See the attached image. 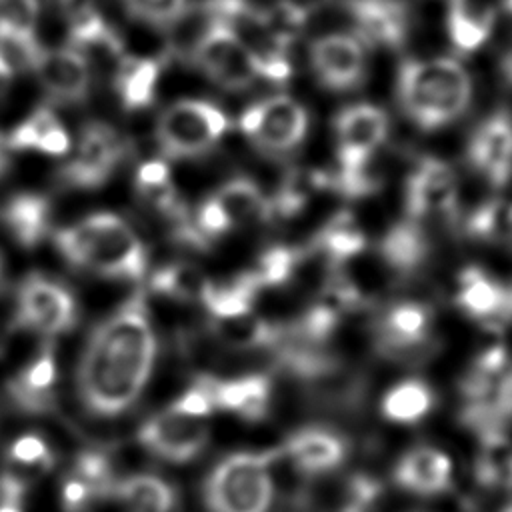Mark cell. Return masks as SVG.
I'll return each instance as SVG.
<instances>
[{
  "instance_id": "6da1fadb",
  "label": "cell",
  "mask_w": 512,
  "mask_h": 512,
  "mask_svg": "<svg viewBox=\"0 0 512 512\" xmlns=\"http://www.w3.org/2000/svg\"><path fill=\"white\" fill-rule=\"evenodd\" d=\"M156 336L142 292H134L92 332L78 364V394L88 412L116 416L144 390Z\"/></svg>"
},
{
  "instance_id": "7a4b0ae2",
  "label": "cell",
  "mask_w": 512,
  "mask_h": 512,
  "mask_svg": "<svg viewBox=\"0 0 512 512\" xmlns=\"http://www.w3.org/2000/svg\"><path fill=\"white\" fill-rule=\"evenodd\" d=\"M58 252L74 268L104 278L138 280L146 270V248L118 214L98 212L54 234Z\"/></svg>"
},
{
  "instance_id": "3957f363",
  "label": "cell",
  "mask_w": 512,
  "mask_h": 512,
  "mask_svg": "<svg viewBox=\"0 0 512 512\" xmlns=\"http://www.w3.org/2000/svg\"><path fill=\"white\" fill-rule=\"evenodd\" d=\"M472 80L452 58L404 62L398 74V100L406 116L424 130L456 120L470 104Z\"/></svg>"
},
{
  "instance_id": "277c9868",
  "label": "cell",
  "mask_w": 512,
  "mask_h": 512,
  "mask_svg": "<svg viewBox=\"0 0 512 512\" xmlns=\"http://www.w3.org/2000/svg\"><path fill=\"white\" fill-rule=\"evenodd\" d=\"M206 12L210 20L226 26L250 52L258 76L284 82L292 74L288 60V42H284L270 26L266 12L248 0H208Z\"/></svg>"
},
{
  "instance_id": "5b68a950",
  "label": "cell",
  "mask_w": 512,
  "mask_h": 512,
  "mask_svg": "<svg viewBox=\"0 0 512 512\" xmlns=\"http://www.w3.org/2000/svg\"><path fill=\"white\" fill-rule=\"evenodd\" d=\"M272 500L270 458L232 454L208 476L206 502L212 512H266Z\"/></svg>"
},
{
  "instance_id": "8992f818",
  "label": "cell",
  "mask_w": 512,
  "mask_h": 512,
  "mask_svg": "<svg viewBox=\"0 0 512 512\" xmlns=\"http://www.w3.org/2000/svg\"><path fill=\"white\" fill-rule=\"evenodd\" d=\"M228 130V116L206 100H178L156 122V140L168 158H196L218 144Z\"/></svg>"
},
{
  "instance_id": "52a82bcc",
  "label": "cell",
  "mask_w": 512,
  "mask_h": 512,
  "mask_svg": "<svg viewBox=\"0 0 512 512\" xmlns=\"http://www.w3.org/2000/svg\"><path fill=\"white\" fill-rule=\"evenodd\" d=\"M126 156V140L104 122H88L78 138L72 156L60 166L58 180L68 188L102 186Z\"/></svg>"
},
{
  "instance_id": "ba28073f",
  "label": "cell",
  "mask_w": 512,
  "mask_h": 512,
  "mask_svg": "<svg viewBox=\"0 0 512 512\" xmlns=\"http://www.w3.org/2000/svg\"><path fill=\"white\" fill-rule=\"evenodd\" d=\"M240 130L256 148L268 154H284L304 140L308 112L292 96L264 98L242 112Z\"/></svg>"
},
{
  "instance_id": "9c48e42d",
  "label": "cell",
  "mask_w": 512,
  "mask_h": 512,
  "mask_svg": "<svg viewBox=\"0 0 512 512\" xmlns=\"http://www.w3.org/2000/svg\"><path fill=\"white\" fill-rule=\"evenodd\" d=\"M76 318L78 304L66 286L42 274H28L22 280L16 296V326L58 336L68 332Z\"/></svg>"
},
{
  "instance_id": "30bf717a",
  "label": "cell",
  "mask_w": 512,
  "mask_h": 512,
  "mask_svg": "<svg viewBox=\"0 0 512 512\" xmlns=\"http://www.w3.org/2000/svg\"><path fill=\"white\" fill-rule=\"evenodd\" d=\"M338 172L334 176H358L370 172L374 152L388 136V116L374 104H354L336 116Z\"/></svg>"
},
{
  "instance_id": "8fae6325",
  "label": "cell",
  "mask_w": 512,
  "mask_h": 512,
  "mask_svg": "<svg viewBox=\"0 0 512 512\" xmlns=\"http://www.w3.org/2000/svg\"><path fill=\"white\" fill-rule=\"evenodd\" d=\"M192 62L214 84L226 90H244L258 78L254 60L244 44L222 24L210 20L190 50Z\"/></svg>"
},
{
  "instance_id": "7c38bea8",
  "label": "cell",
  "mask_w": 512,
  "mask_h": 512,
  "mask_svg": "<svg viewBox=\"0 0 512 512\" xmlns=\"http://www.w3.org/2000/svg\"><path fill=\"white\" fill-rule=\"evenodd\" d=\"M138 440L152 454L170 462H188L208 442L204 418L188 416L172 408L154 414L138 430Z\"/></svg>"
},
{
  "instance_id": "4fadbf2b",
  "label": "cell",
  "mask_w": 512,
  "mask_h": 512,
  "mask_svg": "<svg viewBox=\"0 0 512 512\" xmlns=\"http://www.w3.org/2000/svg\"><path fill=\"white\" fill-rule=\"evenodd\" d=\"M310 66L316 78L332 90H348L364 76V46L356 36L328 34L312 42Z\"/></svg>"
},
{
  "instance_id": "5bb4252c",
  "label": "cell",
  "mask_w": 512,
  "mask_h": 512,
  "mask_svg": "<svg viewBox=\"0 0 512 512\" xmlns=\"http://www.w3.org/2000/svg\"><path fill=\"white\" fill-rule=\"evenodd\" d=\"M458 184L452 168L438 158H424L416 164L406 182V210L414 218L448 214L456 208Z\"/></svg>"
},
{
  "instance_id": "9a60e30c",
  "label": "cell",
  "mask_w": 512,
  "mask_h": 512,
  "mask_svg": "<svg viewBox=\"0 0 512 512\" xmlns=\"http://www.w3.org/2000/svg\"><path fill=\"white\" fill-rule=\"evenodd\" d=\"M470 164L494 186H504L512 176V118L494 114L484 120L468 144Z\"/></svg>"
},
{
  "instance_id": "2e32d148",
  "label": "cell",
  "mask_w": 512,
  "mask_h": 512,
  "mask_svg": "<svg viewBox=\"0 0 512 512\" xmlns=\"http://www.w3.org/2000/svg\"><path fill=\"white\" fill-rule=\"evenodd\" d=\"M34 74L44 92L60 102H82L90 92V66L70 46L44 48L34 66Z\"/></svg>"
},
{
  "instance_id": "e0dca14e",
  "label": "cell",
  "mask_w": 512,
  "mask_h": 512,
  "mask_svg": "<svg viewBox=\"0 0 512 512\" xmlns=\"http://www.w3.org/2000/svg\"><path fill=\"white\" fill-rule=\"evenodd\" d=\"M360 42L398 48L406 38V8L400 0H348Z\"/></svg>"
},
{
  "instance_id": "ac0fdd59",
  "label": "cell",
  "mask_w": 512,
  "mask_h": 512,
  "mask_svg": "<svg viewBox=\"0 0 512 512\" xmlns=\"http://www.w3.org/2000/svg\"><path fill=\"white\" fill-rule=\"evenodd\" d=\"M56 360L50 346H44L10 382L8 394L12 402L30 414L46 412L54 406Z\"/></svg>"
},
{
  "instance_id": "d6986e66",
  "label": "cell",
  "mask_w": 512,
  "mask_h": 512,
  "mask_svg": "<svg viewBox=\"0 0 512 512\" xmlns=\"http://www.w3.org/2000/svg\"><path fill=\"white\" fill-rule=\"evenodd\" d=\"M450 476V458L430 446L408 450L396 466L398 484L420 494H434L444 490L450 484Z\"/></svg>"
},
{
  "instance_id": "ffe728a7",
  "label": "cell",
  "mask_w": 512,
  "mask_h": 512,
  "mask_svg": "<svg viewBox=\"0 0 512 512\" xmlns=\"http://www.w3.org/2000/svg\"><path fill=\"white\" fill-rule=\"evenodd\" d=\"M2 220L24 248L38 246L50 228V202L38 192H18L2 208Z\"/></svg>"
},
{
  "instance_id": "44dd1931",
  "label": "cell",
  "mask_w": 512,
  "mask_h": 512,
  "mask_svg": "<svg viewBox=\"0 0 512 512\" xmlns=\"http://www.w3.org/2000/svg\"><path fill=\"white\" fill-rule=\"evenodd\" d=\"M456 300L470 316L482 320H490L512 310V294L474 266L460 274Z\"/></svg>"
},
{
  "instance_id": "7402d4cb",
  "label": "cell",
  "mask_w": 512,
  "mask_h": 512,
  "mask_svg": "<svg viewBox=\"0 0 512 512\" xmlns=\"http://www.w3.org/2000/svg\"><path fill=\"white\" fill-rule=\"evenodd\" d=\"M8 144L14 152L38 150L50 156H62L70 150V136L52 110L38 108L8 134Z\"/></svg>"
},
{
  "instance_id": "603a6c76",
  "label": "cell",
  "mask_w": 512,
  "mask_h": 512,
  "mask_svg": "<svg viewBox=\"0 0 512 512\" xmlns=\"http://www.w3.org/2000/svg\"><path fill=\"white\" fill-rule=\"evenodd\" d=\"M214 408L236 412L244 418H262L270 402V384L264 376H242L232 380L212 378Z\"/></svg>"
},
{
  "instance_id": "cb8c5ba5",
  "label": "cell",
  "mask_w": 512,
  "mask_h": 512,
  "mask_svg": "<svg viewBox=\"0 0 512 512\" xmlns=\"http://www.w3.org/2000/svg\"><path fill=\"white\" fill-rule=\"evenodd\" d=\"M446 26L458 52H474L492 32L494 10L476 0H450Z\"/></svg>"
},
{
  "instance_id": "d4e9b609",
  "label": "cell",
  "mask_w": 512,
  "mask_h": 512,
  "mask_svg": "<svg viewBox=\"0 0 512 512\" xmlns=\"http://www.w3.org/2000/svg\"><path fill=\"white\" fill-rule=\"evenodd\" d=\"M286 452L296 466L308 472H324L342 462L346 448L336 434L320 428H308L296 432L288 440Z\"/></svg>"
},
{
  "instance_id": "484cf974",
  "label": "cell",
  "mask_w": 512,
  "mask_h": 512,
  "mask_svg": "<svg viewBox=\"0 0 512 512\" xmlns=\"http://www.w3.org/2000/svg\"><path fill=\"white\" fill-rule=\"evenodd\" d=\"M158 76L160 64L156 60L126 56L114 72V86L122 106L126 110H140L150 106L156 96Z\"/></svg>"
},
{
  "instance_id": "4316f807",
  "label": "cell",
  "mask_w": 512,
  "mask_h": 512,
  "mask_svg": "<svg viewBox=\"0 0 512 512\" xmlns=\"http://www.w3.org/2000/svg\"><path fill=\"white\" fill-rule=\"evenodd\" d=\"M430 310L416 302H402L392 306L380 326L382 344L388 350L412 348L430 332Z\"/></svg>"
},
{
  "instance_id": "83f0119b",
  "label": "cell",
  "mask_w": 512,
  "mask_h": 512,
  "mask_svg": "<svg viewBox=\"0 0 512 512\" xmlns=\"http://www.w3.org/2000/svg\"><path fill=\"white\" fill-rule=\"evenodd\" d=\"M112 496L130 512H170L176 500L172 486L152 474H134L116 482Z\"/></svg>"
},
{
  "instance_id": "f1b7e54d",
  "label": "cell",
  "mask_w": 512,
  "mask_h": 512,
  "mask_svg": "<svg viewBox=\"0 0 512 512\" xmlns=\"http://www.w3.org/2000/svg\"><path fill=\"white\" fill-rule=\"evenodd\" d=\"M212 196L220 202L232 226L272 216L270 200L248 178H232Z\"/></svg>"
},
{
  "instance_id": "f546056e",
  "label": "cell",
  "mask_w": 512,
  "mask_h": 512,
  "mask_svg": "<svg viewBox=\"0 0 512 512\" xmlns=\"http://www.w3.org/2000/svg\"><path fill=\"white\" fill-rule=\"evenodd\" d=\"M256 284L248 274H242L230 282H206L200 300L218 318H232L252 310Z\"/></svg>"
},
{
  "instance_id": "4dcf8cb0",
  "label": "cell",
  "mask_w": 512,
  "mask_h": 512,
  "mask_svg": "<svg viewBox=\"0 0 512 512\" xmlns=\"http://www.w3.org/2000/svg\"><path fill=\"white\" fill-rule=\"evenodd\" d=\"M330 186V176L318 170L296 168L288 176H284L274 200L270 202L272 214L292 216L298 214L304 204L322 188Z\"/></svg>"
},
{
  "instance_id": "1f68e13d",
  "label": "cell",
  "mask_w": 512,
  "mask_h": 512,
  "mask_svg": "<svg viewBox=\"0 0 512 512\" xmlns=\"http://www.w3.org/2000/svg\"><path fill=\"white\" fill-rule=\"evenodd\" d=\"M432 408V392L418 380H406L386 392L382 414L398 424L418 422Z\"/></svg>"
},
{
  "instance_id": "d6a6232c",
  "label": "cell",
  "mask_w": 512,
  "mask_h": 512,
  "mask_svg": "<svg viewBox=\"0 0 512 512\" xmlns=\"http://www.w3.org/2000/svg\"><path fill=\"white\" fill-rule=\"evenodd\" d=\"M478 474L488 484L512 486V442L496 430L488 432L484 438Z\"/></svg>"
},
{
  "instance_id": "836d02e7",
  "label": "cell",
  "mask_w": 512,
  "mask_h": 512,
  "mask_svg": "<svg viewBox=\"0 0 512 512\" xmlns=\"http://www.w3.org/2000/svg\"><path fill=\"white\" fill-rule=\"evenodd\" d=\"M366 244L364 232L354 222V218L346 212L334 216L320 234V246L334 258L346 260L358 254Z\"/></svg>"
},
{
  "instance_id": "e575fe53",
  "label": "cell",
  "mask_w": 512,
  "mask_h": 512,
  "mask_svg": "<svg viewBox=\"0 0 512 512\" xmlns=\"http://www.w3.org/2000/svg\"><path fill=\"white\" fill-rule=\"evenodd\" d=\"M424 254V238L414 224L394 226L382 242L384 260L396 270H410Z\"/></svg>"
},
{
  "instance_id": "d590c367",
  "label": "cell",
  "mask_w": 512,
  "mask_h": 512,
  "mask_svg": "<svg viewBox=\"0 0 512 512\" xmlns=\"http://www.w3.org/2000/svg\"><path fill=\"white\" fill-rule=\"evenodd\" d=\"M208 280L188 264H172L158 270L152 278V290L158 294H166L180 300L200 298Z\"/></svg>"
},
{
  "instance_id": "8d00e7d4",
  "label": "cell",
  "mask_w": 512,
  "mask_h": 512,
  "mask_svg": "<svg viewBox=\"0 0 512 512\" xmlns=\"http://www.w3.org/2000/svg\"><path fill=\"white\" fill-rule=\"evenodd\" d=\"M218 332L220 336L234 346L250 348L264 344L272 338V328L262 318L254 316L252 312L238 314L232 318H218Z\"/></svg>"
},
{
  "instance_id": "74e56055",
  "label": "cell",
  "mask_w": 512,
  "mask_h": 512,
  "mask_svg": "<svg viewBox=\"0 0 512 512\" xmlns=\"http://www.w3.org/2000/svg\"><path fill=\"white\" fill-rule=\"evenodd\" d=\"M72 476L88 486L92 498H104L112 494V488L116 484V480L112 478L108 456L96 450H86L78 454Z\"/></svg>"
},
{
  "instance_id": "f35d334b",
  "label": "cell",
  "mask_w": 512,
  "mask_h": 512,
  "mask_svg": "<svg viewBox=\"0 0 512 512\" xmlns=\"http://www.w3.org/2000/svg\"><path fill=\"white\" fill-rule=\"evenodd\" d=\"M42 50L44 48L36 40L34 32L0 30V58L12 72L34 70Z\"/></svg>"
},
{
  "instance_id": "ab89813d",
  "label": "cell",
  "mask_w": 512,
  "mask_h": 512,
  "mask_svg": "<svg viewBox=\"0 0 512 512\" xmlns=\"http://www.w3.org/2000/svg\"><path fill=\"white\" fill-rule=\"evenodd\" d=\"M8 458L16 468H22L28 474L48 472L54 464L52 450L46 440L36 434H22L16 438L8 450Z\"/></svg>"
},
{
  "instance_id": "60d3db41",
  "label": "cell",
  "mask_w": 512,
  "mask_h": 512,
  "mask_svg": "<svg viewBox=\"0 0 512 512\" xmlns=\"http://www.w3.org/2000/svg\"><path fill=\"white\" fill-rule=\"evenodd\" d=\"M122 4L130 16L152 26H172L188 10V0H122Z\"/></svg>"
},
{
  "instance_id": "b9f144b4",
  "label": "cell",
  "mask_w": 512,
  "mask_h": 512,
  "mask_svg": "<svg viewBox=\"0 0 512 512\" xmlns=\"http://www.w3.org/2000/svg\"><path fill=\"white\" fill-rule=\"evenodd\" d=\"M294 266H296V254L290 248L276 246L258 260V264L248 272V276L252 278L256 288L274 286L284 282L292 274Z\"/></svg>"
},
{
  "instance_id": "7bdbcfd3",
  "label": "cell",
  "mask_w": 512,
  "mask_h": 512,
  "mask_svg": "<svg viewBox=\"0 0 512 512\" xmlns=\"http://www.w3.org/2000/svg\"><path fill=\"white\" fill-rule=\"evenodd\" d=\"M264 12L274 32L288 44L304 28V22H306V10L302 8V4L292 0H280L274 8Z\"/></svg>"
},
{
  "instance_id": "ee69618b",
  "label": "cell",
  "mask_w": 512,
  "mask_h": 512,
  "mask_svg": "<svg viewBox=\"0 0 512 512\" xmlns=\"http://www.w3.org/2000/svg\"><path fill=\"white\" fill-rule=\"evenodd\" d=\"M38 12V0H0V30L34 32Z\"/></svg>"
},
{
  "instance_id": "f6af8a7d",
  "label": "cell",
  "mask_w": 512,
  "mask_h": 512,
  "mask_svg": "<svg viewBox=\"0 0 512 512\" xmlns=\"http://www.w3.org/2000/svg\"><path fill=\"white\" fill-rule=\"evenodd\" d=\"M94 500L88 486L84 482H80L78 478L70 476L62 488V502H64V508L68 512H82V508Z\"/></svg>"
},
{
  "instance_id": "bcb514c9",
  "label": "cell",
  "mask_w": 512,
  "mask_h": 512,
  "mask_svg": "<svg viewBox=\"0 0 512 512\" xmlns=\"http://www.w3.org/2000/svg\"><path fill=\"white\" fill-rule=\"evenodd\" d=\"M26 494V480L14 472L0 474V506H20Z\"/></svg>"
},
{
  "instance_id": "7dc6e473",
  "label": "cell",
  "mask_w": 512,
  "mask_h": 512,
  "mask_svg": "<svg viewBox=\"0 0 512 512\" xmlns=\"http://www.w3.org/2000/svg\"><path fill=\"white\" fill-rule=\"evenodd\" d=\"M170 180V168L164 160H148L136 170L134 184H158Z\"/></svg>"
},
{
  "instance_id": "c3c4849f",
  "label": "cell",
  "mask_w": 512,
  "mask_h": 512,
  "mask_svg": "<svg viewBox=\"0 0 512 512\" xmlns=\"http://www.w3.org/2000/svg\"><path fill=\"white\" fill-rule=\"evenodd\" d=\"M12 152L14 150L8 144V134L0 132V178H4L12 168Z\"/></svg>"
},
{
  "instance_id": "681fc988",
  "label": "cell",
  "mask_w": 512,
  "mask_h": 512,
  "mask_svg": "<svg viewBox=\"0 0 512 512\" xmlns=\"http://www.w3.org/2000/svg\"><path fill=\"white\" fill-rule=\"evenodd\" d=\"M12 76H14V72L8 68V64L0 58V98L8 92V88H10V84H12Z\"/></svg>"
},
{
  "instance_id": "f907efd6",
  "label": "cell",
  "mask_w": 512,
  "mask_h": 512,
  "mask_svg": "<svg viewBox=\"0 0 512 512\" xmlns=\"http://www.w3.org/2000/svg\"><path fill=\"white\" fill-rule=\"evenodd\" d=\"M500 68H502V74H504L506 82L512 84V44L506 48V52L502 56V62H500Z\"/></svg>"
},
{
  "instance_id": "816d5d0a",
  "label": "cell",
  "mask_w": 512,
  "mask_h": 512,
  "mask_svg": "<svg viewBox=\"0 0 512 512\" xmlns=\"http://www.w3.org/2000/svg\"><path fill=\"white\" fill-rule=\"evenodd\" d=\"M0 512H22L20 506H0Z\"/></svg>"
},
{
  "instance_id": "f5cc1de1",
  "label": "cell",
  "mask_w": 512,
  "mask_h": 512,
  "mask_svg": "<svg viewBox=\"0 0 512 512\" xmlns=\"http://www.w3.org/2000/svg\"><path fill=\"white\" fill-rule=\"evenodd\" d=\"M504 4H506V8L512 12V0H504Z\"/></svg>"
},
{
  "instance_id": "db71d44e",
  "label": "cell",
  "mask_w": 512,
  "mask_h": 512,
  "mask_svg": "<svg viewBox=\"0 0 512 512\" xmlns=\"http://www.w3.org/2000/svg\"><path fill=\"white\" fill-rule=\"evenodd\" d=\"M502 512H512V504H510V506H506Z\"/></svg>"
},
{
  "instance_id": "11a10c76",
  "label": "cell",
  "mask_w": 512,
  "mask_h": 512,
  "mask_svg": "<svg viewBox=\"0 0 512 512\" xmlns=\"http://www.w3.org/2000/svg\"><path fill=\"white\" fill-rule=\"evenodd\" d=\"M0 278H2V260H0Z\"/></svg>"
}]
</instances>
